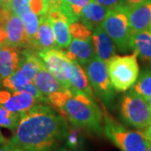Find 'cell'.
I'll use <instances>...</instances> for the list:
<instances>
[{"instance_id":"obj_1","label":"cell","mask_w":151,"mask_h":151,"mask_svg":"<svg viewBox=\"0 0 151 151\" xmlns=\"http://www.w3.org/2000/svg\"><path fill=\"white\" fill-rule=\"evenodd\" d=\"M68 133L65 119L50 106L40 103L22 113L9 141L23 151H47L66 138Z\"/></svg>"},{"instance_id":"obj_2","label":"cell","mask_w":151,"mask_h":151,"mask_svg":"<svg viewBox=\"0 0 151 151\" xmlns=\"http://www.w3.org/2000/svg\"><path fill=\"white\" fill-rule=\"evenodd\" d=\"M70 91V95L57 112L76 129L102 134L104 116L96 101L80 92Z\"/></svg>"},{"instance_id":"obj_3","label":"cell","mask_w":151,"mask_h":151,"mask_svg":"<svg viewBox=\"0 0 151 151\" xmlns=\"http://www.w3.org/2000/svg\"><path fill=\"white\" fill-rule=\"evenodd\" d=\"M106 64L112 86L116 92H126L134 86L139 72L136 55H116Z\"/></svg>"},{"instance_id":"obj_4","label":"cell","mask_w":151,"mask_h":151,"mask_svg":"<svg viewBox=\"0 0 151 151\" xmlns=\"http://www.w3.org/2000/svg\"><path fill=\"white\" fill-rule=\"evenodd\" d=\"M105 134L121 151H147L148 140L143 133L125 129L108 115L104 114Z\"/></svg>"},{"instance_id":"obj_5","label":"cell","mask_w":151,"mask_h":151,"mask_svg":"<svg viewBox=\"0 0 151 151\" xmlns=\"http://www.w3.org/2000/svg\"><path fill=\"white\" fill-rule=\"evenodd\" d=\"M120 113L124 123L136 129H144L151 124V107L132 89L122 98Z\"/></svg>"},{"instance_id":"obj_6","label":"cell","mask_w":151,"mask_h":151,"mask_svg":"<svg viewBox=\"0 0 151 151\" xmlns=\"http://www.w3.org/2000/svg\"><path fill=\"white\" fill-rule=\"evenodd\" d=\"M102 26L120 51L127 52L131 49L130 40L132 32L128 14L125 10V4L110 9Z\"/></svg>"},{"instance_id":"obj_7","label":"cell","mask_w":151,"mask_h":151,"mask_svg":"<svg viewBox=\"0 0 151 151\" xmlns=\"http://www.w3.org/2000/svg\"><path fill=\"white\" fill-rule=\"evenodd\" d=\"M85 67L92 91L107 107L111 106L114 99V89L109 78L106 62L95 56Z\"/></svg>"},{"instance_id":"obj_8","label":"cell","mask_w":151,"mask_h":151,"mask_svg":"<svg viewBox=\"0 0 151 151\" xmlns=\"http://www.w3.org/2000/svg\"><path fill=\"white\" fill-rule=\"evenodd\" d=\"M46 69L65 87H70L72 61L66 52L60 49H48L38 51Z\"/></svg>"},{"instance_id":"obj_9","label":"cell","mask_w":151,"mask_h":151,"mask_svg":"<svg viewBox=\"0 0 151 151\" xmlns=\"http://www.w3.org/2000/svg\"><path fill=\"white\" fill-rule=\"evenodd\" d=\"M0 25L7 35V45L14 48L29 47L22 18L5 6L0 9Z\"/></svg>"},{"instance_id":"obj_10","label":"cell","mask_w":151,"mask_h":151,"mask_svg":"<svg viewBox=\"0 0 151 151\" xmlns=\"http://www.w3.org/2000/svg\"><path fill=\"white\" fill-rule=\"evenodd\" d=\"M65 52L71 61L85 66L96 56L92 35L91 36L72 37Z\"/></svg>"},{"instance_id":"obj_11","label":"cell","mask_w":151,"mask_h":151,"mask_svg":"<svg viewBox=\"0 0 151 151\" xmlns=\"http://www.w3.org/2000/svg\"><path fill=\"white\" fill-rule=\"evenodd\" d=\"M47 16L53 29L56 48L60 50L67 49L71 40L67 17L58 8L50 9L47 12Z\"/></svg>"},{"instance_id":"obj_12","label":"cell","mask_w":151,"mask_h":151,"mask_svg":"<svg viewBox=\"0 0 151 151\" xmlns=\"http://www.w3.org/2000/svg\"><path fill=\"white\" fill-rule=\"evenodd\" d=\"M125 10L132 34L149 29L151 24V2L134 5L125 4Z\"/></svg>"},{"instance_id":"obj_13","label":"cell","mask_w":151,"mask_h":151,"mask_svg":"<svg viewBox=\"0 0 151 151\" xmlns=\"http://www.w3.org/2000/svg\"><path fill=\"white\" fill-rule=\"evenodd\" d=\"M37 103V100L27 92L0 91V104L13 113H24Z\"/></svg>"},{"instance_id":"obj_14","label":"cell","mask_w":151,"mask_h":151,"mask_svg":"<svg viewBox=\"0 0 151 151\" xmlns=\"http://www.w3.org/2000/svg\"><path fill=\"white\" fill-rule=\"evenodd\" d=\"M92 41L96 56L104 62L107 63L113 56L116 55V45L102 25L92 30Z\"/></svg>"},{"instance_id":"obj_15","label":"cell","mask_w":151,"mask_h":151,"mask_svg":"<svg viewBox=\"0 0 151 151\" xmlns=\"http://www.w3.org/2000/svg\"><path fill=\"white\" fill-rule=\"evenodd\" d=\"M20 64L21 56L18 48L4 45L0 49V79L2 81L19 70Z\"/></svg>"},{"instance_id":"obj_16","label":"cell","mask_w":151,"mask_h":151,"mask_svg":"<svg viewBox=\"0 0 151 151\" xmlns=\"http://www.w3.org/2000/svg\"><path fill=\"white\" fill-rule=\"evenodd\" d=\"M33 83L46 98V100L47 97L51 94L67 88L46 69L45 65H42V67L38 71L35 79L33 80Z\"/></svg>"},{"instance_id":"obj_17","label":"cell","mask_w":151,"mask_h":151,"mask_svg":"<svg viewBox=\"0 0 151 151\" xmlns=\"http://www.w3.org/2000/svg\"><path fill=\"white\" fill-rule=\"evenodd\" d=\"M109 10L108 8L92 1L83 8L79 20L92 31L95 28L102 25Z\"/></svg>"},{"instance_id":"obj_18","label":"cell","mask_w":151,"mask_h":151,"mask_svg":"<svg viewBox=\"0 0 151 151\" xmlns=\"http://www.w3.org/2000/svg\"><path fill=\"white\" fill-rule=\"evenodd\" d=\"M40 17V24L35 38V49L37 51L48 49H57L53 29L47 14Z\"/></svg>"},{"instance_id":"obj_19","label":"cell","mask_w":151,"mask_h":151,"mask_svg":"<svg viewBox=\"0 0 151 151\" xmlns=\"http://www.w3.org/2000/svg\"><path fill=\"white\" fill-rule=\"evenodd\" d=\"M70 82V87L69 89L81 92L87 97L95 100L93 91L88 81L86 70L81 67V65L74 61H72V70Z\"/></svg>"},{"instance_id":"obj_20","label":"cell","mask_w":151,"mask_h":151,"mask_svg":"<svg viewBox=\"0 0 151 151\" xmlns=\"http://www.w3.org/2000/svg\"><path fill=\"white\" fill-rule=\"evenodd\" d=\"M130 47L134 54L151 63V34L150 31H141L132 34Z\"/></svg>"},{"instance_id":"obj_21","label":"cell","mask_w":151,"mask_h":151,"mask_svg":"<svg viewBox=\"0 0 151 151\" xmlns=\"http://www.w3.org/2000/svg\"><path fill=\"white\" fill-rule=\"evenodd\" d=\"M21 18L24 24L25 36L27 39L28 45H29L28 48L34 49L36 50L35 38L40 24V17L32 11H29L25 13Z\"/></svg>"},{"instance_id":"obj_22","label":"cell","mask_w":151,"mask_h":151,"mask_svg":"<svg viewBox=\"0 0 151 151\" xmlns=\"http://www.w3.org/2000/svg\"><path fill=\"white\" fill-rule=\"evenodd\" d=\"M93 0H62L60 9L67 17L69 24L78 21L83 8Z\"/></svg>"},{"instance_id":"obj_23","label":"cell","mask_w":151,"mask_h":151,"mask_svg":"<svg viewBox=\"0 0 151 151\" xmlns=\"http://www.w3.org/2000/svg\"><path fill=\"white\" fill-rule=\"evenodd\" d=\"M131 89L148 102L151 96V70L142 71Z\"/></svg>"},{"instance_id":"obj_24","label":"cell","mask_w":151,"mask_h":151,"mask_svg":"<svg viewBox=\"0 0 151 151\" xmlns=\"http://www.w3.org/2000/svg\"><path fill=\"white\" fill-rule=\"evenodd\" d=\"M22 113H13L0 104V127L15 131L21 119Z\"/></svg>"},{"instance_id":"obj_25","label":"cell","mask_w":151,"mask_h":151,"mask_svg":"<svg viewBox=\"0 0 151 151\" xmlns=\"http://www.w3.org/2000/svg\"><path fill=\"white\" fill-rule=\"evenodd\" d=\"M30 81L19 69L14 73L4 79L2 81V85L10 91H18L21 86L26 85Z\"/></svg>"},{"instance_id":"obj_26","label":"cell","mask_w":151,"mask_h":151,"mask_svg":"<svg viewBox=\"0 0 151 151\" xmlns=\"http://www.w3.org/2000/svg\"><path fill=\"white\" fill-rule=\"evenodd\" d=\"M5 7H8L14 14L19 17H22L29 11H31L29 3H27L25 0H12Z\"/></svg>"},{"instance_id":"obj_27","label":"cell","mask_w":151,"mask_h":151,"mask_svg":"<svg viewBox=\"0 0 151 151\" xmlns=\"http://www.w3.org/2000/svg\"><path fill=\"white\" fill-rule=\"evenodd\" d=\"M100 5L104 6L109 9H113L119 8L120 6L124 5V0H93Z\"/></svg>"},{"instance_id":"obj_28","label":"cell","mask_w":151,"mask_h":151,"mask_svg":"<svg viewBox=\"0 0 151 151\" xmlns=\"http://www.w3.org/2000/svg\"><path fill=\"white\" fill-rule=\"evenodd\" d=\"M0 151H23L18 148L9 140H7L4 143L0 145Z\"/></svg>"},{"instance_id":"obj_29","label":"cell","mask_w":151,"mask_h":151,"mask_svg":"<svg viewBox=\"0 0 151 151\" xmlns=\"http://www.w3.org/2000/svg\"><path fill=\"white\" fill-rule=\"evenodd\" d=\"M48 4V10L50 9H54V8H58L60 9V4L62 3V0H46Z\"/></svg>"},{"instance_id":"obj_30","label":"cell","mask_w":151,"mask_h":151,"mask_svg":"<svg viewBox=\"0 0 151 151\" xmlns=\"http://www.w3.org/2000/svg\"><path fill=\"white\" fill-rule=\"evenodd\" d=\"M124 4L126 5H134L138 4H142L145 2H151V0H124Z\"/></svg>"},{"instance_id":"obj_31","label":"cell","mask_w":151,"mask_h":151,"mask_svg":"<svg viewBox=\"0 0 151 151\" xmlns=\"http://www.w3.org/2000/svg\"><path fill=\"white\" fill-rule=\"evenodd\" d=\"M143 134L146 138V139L149 141L150 143H151V124L147 128H145V129L143 132Z\"/></svg>"},{"instance_id":"obj_32","label":"cell","mask_w":151,"mask_h":151,"mask_svg":"<svg viewBox=\"0 0 151 151\" xmlns=\"http://www.w3.org/2000/svg\"><path fill=\"white\" fill-rule=\"evenodd\" d=\"M0 1H1L2 6H6V5H8L12 0H0Z\"/></svg>"},{"instance_id":"obj_33","label":"cell","mask_w":151,"mask_h":151,"mask_svg":"<svg viewBox=\"0 0 151 151\" xmlns=\"http://www.w3.org/2000/svg\"><path fill=\"white\" fill-rule=\"evenodd\" d=\"M6 141H7V139H6L3 136L2 133H1V131H0V145H1V144H3V143H4V142H6Z\"/></svg>"},{"instance_id":"obj_34","label":"cell","mask_w":151,"mask_h":151,"mask_svg":"<svg viewBox=\"0 0 151 151\" xmlns=\"http://www.w3.org/2000/svg\"><path fill=\"white\" fill-rule=\"evenodd\" d=\"M147 151H151V143L148 141V150Z\"/></svg>"},{"instance_id":"obj_35","label":"cell","mask_w":151,"mask_h":151,"mask_svg":"<svg viewBox=\"0 0 151 151\" xmlns=\"http://www.w3.org/2000/svg\"><path fill=\"white\" fill-rule=\"evenodd\" d=\"M47 151H54V150H47ZM57 151H70L68 150L67 149H65V148H63V149H60V150H59Z\"/></svg>"},{"instance_id":"obj_36","label":"cell","mask_w":151,"mask_h":151,"mask_svg":"<svg viewBox=\"0 0 151 151\" xmlns=\"http://www.w3.org/2000/svg\"><path fill=\"white\" fill-rule=\"evenodd\" d=\"M148 103H149V104H150V106L151 107V96L150 97V98L148 99Z\"/></svg>"},{"instance_id":"obj_37","label":"cell","mask_w":151,"mask_h":151,"mask_svg":"<svg viewBox=\"0 0 151 151\" xmlns=\"http://www.w3.org/2000/svg\"><path fill=\"white\" fill-rule=\"evenodd\" d=\"M149 31H150V33L151 34V24L150 25V27H149Z\"/></svg>"},{"instance_id":"obj_38","label":"cell","mask_w":151,"mask_h":151,"mask_svg":"<svg viewBox=\"0 0 151 151\" xmlns=\"http://www.w3.org/2000/svg\"><path fill=\"white\" fill-rule=\"evenodd\" d=\"M4 45H3V44H1V43H0V49L2 48V47H4Z\"/></svg>"},{"instance_id":"obj_39","label":"cell","mask_w":151,"mask_h":151,"mask_svg":"<svg viewBox=\"0 0 151 151\" xmlns=\"http://www.w3.org/2000/svg\"><path fill=\"white\" fill-rule=\"evenodd\" d=\"M1 7H2V4H1V1H0V9H1Z\"/></svg>"},{"instance_id":"obj_40","label":"cell","mask_w":151,"mask_h":151,"mask_svg":"<svg viewBox=\"0 0 151 151\" xmlns=\"http://www.w3.org/2000/svg\"><path fill=\"white\" fill-rule=\"evenodd\" d=\"M25 1H26L27 3H29V0H25Z\"/></svg>"},{"instance_id":"obj_41","label":"cell","mask_w":151,"mask_h":151,"mask_svg":"<svg viewBox=\"0 0 151 151\" xmlns=\"http://www.w3.org/2000/svg\"><path fill=\"white\" fill-rule=\"evenodd\" d=\"M1 81H2V80H1V79H0V82H1Z\"/></svg>"}]
</instances>
